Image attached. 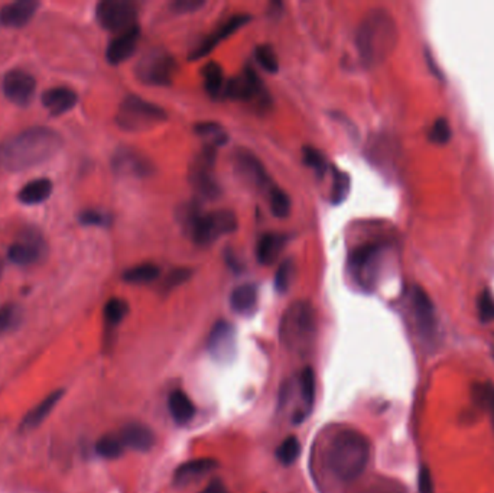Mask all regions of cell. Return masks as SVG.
Masks as SVG:
<instances>
[{
  "label": "cell",
  "mask_w": 494,
  "mask_h": 493,
  "mask_svg": "<svg viewBox=\"0 0 494 493\" xmlns=\"http://www.w3.org/2000/svg\"><path fill=\"white\" fill-rule=\"evenodd\" d=\"M474 399L478 402L483 408L485 406L490 416L491 427L494 431V384L487 382L481 385L474 386Z\"/></svg>",
  "instance_id": "f35d334b"
},
{
  "label": "cell",
  "mask_w": 494,
  "mask_h": 493,
  "mask_svg": "<svg viewBox=\"0 0 494 493\" xmlns=\"http://www.w3.org/2000/svg\"><path fill=\"white\" fill-rule=\"evenodd\" d=\"M36 90L35 78L23 70H12L4 78L5 96L18 106H28Z\"/></svg>",
  "instance_id": "9a60e30c"
},
{
  "label": "cell",
  "mask_w": 494,
  "mask_h": 493,
  "mask_svg": "<svg viewBox=\"0 0 494 493\" xmlns=\"http://www.w3.org/2000/svg\"><path fill=\"white\" fill-rule=\"evenodd\" d=\"M279 336L282 345L292 353L307 354L317 337V313L308 301H295L280 318Z\"/></svg>",
  "instance_id": "277c9868"
},
{
  "label": "cell",
  "mask_w": 494,
  "mask_h": 493,
  "mask_svg": "<svg viewBox=\"0 0 494 493\" xmlns=\"http://www.w3.org/2000/svg\"><path fill=\"white\" fill-rule=\"evenodd\" d=\"M382 493H397V492H393V490H392V492H382Z\"/></svg>",
  "instance_id": "816d5d0a"
},
{
  "label": "cell",
  "mask_w": 494,
  "mask_h": 493,
  "mask_svg": "<svg viewBox=\"0 0 494 493\" xmlns=\"http://www.w3.org/2000/svg\"><path fill=\"white\" fill-rule=\"evenodd\" d=\"M217 462L214 459H195L191 462H187L177 467L174 475V482L180 486L188 484L195 482L197 479L205 476L207 473L213 472L217 467Z\"/></svg>",
  "instance_id": "d4e9b609"
},
{
  "label": "cell",
  "mask_w": 494,
  "mask_h": 493,
  "mask_svg": "<svg viewBox=\"0 0 494 493\" xmlns=\"http://www.w3.org/2000/svg\"><path fill=\"white\" fill-rule=\"evenodd\" d=\"M195 132L205 141V146H213L219 149L227 143V132L216 121H201L195 125Z\"/></svg>",
  "instance_id": "f546056e"
},
{
  "label": "cell",
  "mask_w": 494,
  "mask_h": 493,
  "mask_svg": "<svg viewBox=\"0 0 494 493\" xmlns=\"http://www.w3.org/2000/svg\"><path fill=\"white\" fill-rule=\"evenodd\" d=\"M491 353H493V357H494V340L491 342Z\"/></svg>",
  "instance_id": "f907efd6"
},
{
  "label": "cell",
  "mask_w": 494,
  "mask_h": 493,
  "mask_svg": "<svg viewBox=\"0 0 494 493\" xmlns=\"http://www.w3.org/2000/svg\"><path fill=\"white\" fill-rule=\"evenodd\" d=\"M477 311L481 323L494 321V298L488 291H483L477 300Z\"/></svg>",
  "instance_id": "ee69618b"
},
{
  "label": "cell",
  "mask_w": 494,
  "mask_h": 493,
  "mask_svg": "<svg viewBox=\"0 0 494 493\" xmlns=\"http://www.w3.org/2000/svg\"><path fill=\"white\" fill-rule=\"evenodd\" d=\"M230 305L237 314L247 315L253 313L258 305V286L255 283L238 285L230 296Z\"/></svg>",
  "instance_id": "484cf974"
},
{
  "label": "cell",
  "mask_w": 494,
  "mask_h": 493,
  "mask_svg": "<svg viewBox=\"0 0 494 493\" xmlns=\"http://www.w3.org/2000/svg\"><path fill=\"white\" fill-rule=\"evenodd\" d=\"M45 255V242L36 232H26L23 233L22 239L19 242H15L9 251L8 258L19 265V266H28L35 262H38L40 258Z\"/></svg>",
  "instance_id": "5bb4252c"
},
{
  "label": "cell",
  "mask_w": 494,
  "mask_h": 493,
  "mask_svg": "<svg viewBox=\"0 0 494 493\" xmlns=\"http://www.w3.org/2000/svg\"><path fill=\"white\" fill-rule=\"evenodd\" d=\"M428 138L431 142L437 143V145H444L446 142H449L451 139V128L449 123L446 119L439 117L434 121V125L428 134Z\"/></svg>",
  "instance_id": "7bdbcfd3"
},
{
  "label": "cell",
  "mask_w": 494,
  "mask_h": 493,
  "mask_svg": "<svg viewBox=\"0 0 494 493\" xmlns=\"http://www.w3.org/2000/svg\"><path fill=\"white\" fill-rule=\"evenodd\" d=\"M77 93L68 87H54L43 94V104L53 116L67 113L77 104Z\"/></svg>",
  "instance_id": "603a6c76"
},
{
  "label": "cell",
  "mask_w": 494,
  "mask_h": 493,
  "mask_svg": "<svg viewBox=\"0 0 494 493\" xmlns=\"http://www.w3.org/2000/svg\"><path fill=\"white\" fill-rule=\"evenodd\" d=\"M234 167L237 174L249 185L262 191H269L273 185L263 163L249 151H238L234 158Z\"/></svg>",
  "instance_id": "4fadbf2b"
},
{
  "label": "cell",
  "mask_w": 494,
  "mask_h": 493,
  "mask_svg": "<svg viewBox=\"0 0 494 493\" xmlns=\"http://www.w3.org/2000/svg\"><path fill=\"white\" fill-rule=\"evenodd\" d=\"M177 72V61L163 48H152L138 61L135 75L141 83L155 87H167Z\"/></svg>",
  "instance_id": "52a82bcc"
},
{
  "label": "cell",
  "mask_w": 494,
  "mask_h": 493,
  "mask_svg": "<svg viewBox=\"0 0 494 493\" xmlns=\"http://www.w3.org/2000/svg\"><path fill=\"white\" fill-rule=\"evenodd\" d=\"M120 440L132 450L149 451L155 445V433L145 424L131 423L121 428Z\"/></svg>",
  "instance_id": "44dd1931"
},
{
  "label": "cell",
  "mask_w": 494,
  "mask_h": 493,
  "mask_svg": "<svg viewBox=\"0 0 494 493\" xmlns=\"http://www.w3.org/2000/svg\"><path fill=\"white\" fill-rule=\"evenodd\" d=\"M224 96L236 102H256L258 106H268L270 102L262 80L251 67L229 81Z\"/></svg>",
  "instance_id": "8fae6325"
},
{
  "label": "cell",
  "mask_w": 494,
  "mask_h": 493,
  "mask_svg": "<svg viewBox=\"0 0 494 493\" xmlns=\"http://www.w3.org/2000/svg\"><path fill=\"white\" fill-rule=\"evenodd\" d=\"M209 350L219 362H230L236 353V330L231 323L220 320L212 328Z\"/></svg>",
  "instance_id": "e0dca14e"
},
{
  "label": "cell",
  "mask_w": 494,
  "mask_h": 493,
  "mask_svg": "<svg viewBox=\"0 0 494 493\" xmlns=\"http://www.w3.org/2000/svg\"><path fill=\"white\" fill-rule=\"evenodd\" d=\"M170 413L177 424H187L195 416V406L191 398L184 391H174L168 399Z\"/></svg>",
  "instance_id": "4316f807"
},
{
  "label": "cell",
  "mask_w": 494,
  "mask_h": 493,
  "mask_svg": "<svg viewBox=\"0 0 494 493\" xmlns=\"http://www.w3.org/2000/svg\"><path fill=\"white\" fill-rule=\"evenodd\" d=\"M39 4L35 0H18L0 9V23L6 28H22L36 13Z\"/></svg>",
  "instance_id": "ffe728a7"
},
{
  "label": "cell",
  "mask_w": 494,
  "mask_h": 493,
  "mask_svg": "<svg viewBox=\"0 0 494 493\" xmlns=\"http://www.w3.org/2000/svg\"><path fill=\"white\" fill-rule=\"evenodd\" d=\"M268 198H269L270 212L275 217L285 219L291 215V207H292L291 198L276 184H273L270 190L268 191Z\"/></svg>",
  "instance_id": "1f68e13d"
},
{
  "label": "cell",
  "mask_w": 494,
  "mask_h": 493,
  "mask_svg": "<svg viewBox=\"0 0 494 493\" xmlns=\"http://www.w3.org/2000/svg\"><path fill=\"white\" fill-rule=\"evenodd\" d=\"M397 25L385 9L370 11L356 32V47L366 67L385 63L397 44Z\"/></svg>",
  "instance_id": "7a4b0ae2"
},
{
  "label": "cell",
  "mask_w": 494,
  "mask_h": 493,
  "mask_svg": "<svg viewBox=\"0 0 494 493\" xmlns=\"http://www.w3.org/2000/svg\"><path fill=\"white\" fill-rule=\"evenodd\" d=\"M99 23L113 32H125L136 25L138 8L128 0H103L96 8Z\"/></svg>",
  "instance_id": "9c48e42d"
},
{
  "label": "cell",
  "mask_w": 494,
  "mask_h": 493,
  "mask_svg": "<svg viewBox=\"0 0 494 493\" xmlns=\"http://www.w3.org/2000/svg\"><path fill=\"white\" fill-rule=\"evenodd\" d=\"M141 38V28L135 25L133 28L120 32L114 39L110 40V44L106 51V58L111 65H119L128 61L136 51L138 43Z\"/></svg>",
  "instance_id": "d6986e66"
},
{
  "label": "cell",
  "mask_w": 494,
  "mask_h": 493,
  "mask_svg": "<svg viewBox=\"0 0 494 493\" xmlns=\"http://www.w3.org/2000/svg\"><path fill=\"white\" fill-rule=\"evenodd\" d=\"M21 308L16 304H8L0 308V335H4L19 323Z\"/></svg>",
  "instance_id": "b9f144b4"
},
{
  "label": "cell",
  "mask_w": 494,
  "mask_h": 493,
  "mask_svg": "<svg viewBox=\"0 0 494 493\" xmlns=\"http://www.w3.org/2000/svg\"><path fill=\"white\" fill-rule=\"evenodd\" d=\"M123 450H125V444L121 443L120 437L114 435H103L96 443V451L97 455L103 459H117L121 456Z\"/></svg>",
  "instance_id": "8d00e7d4"
},
{
  "label": "cell",
  "mask_w": 494,
  "mask_h": 493,
  "mask_svg": "<svg viewBox=\"0 0 494 493\" xmlns=\"http://www.w3.org/2000/svg\"><path fill=\"white\" fill-rule=\"evenodd\" d=\"M302 159H304L305 166L312 168L319 178H322L326 174L328 168H331V166H329V163H328V161L324 156V153L319 152L317 148H312V146H304L302 148Z\"/></svg>",
  "instance_id": "d590c367"
},
{
  "label": "cell",
  "mask_w": 494,
  "mask_h": 493,
  "mask_svg": "<svg viewBox=\"0 0 494 493\" xmlns=\"http://www.w3.org/2000/svg\"><path fill=\"white\" fill-rule=\"evenodd\" d=\"M255 54H256V60H258L259 65L265 71H268L270 74L278 72V70H279L278 55L270 45H258Z\"/></svg>",
  "instance_id": "60d3db41"
},
{
  "label": "cell",
  "mask_w": 494,
  "mask_h": 493,
  "mask_svg": "<svg viewBox=\"0 0 494 493\" xmlns=\"http://www.w3.org/2000/svg\"><path fill=\"white\" fill-rule=\"evenodd\" d=\"M201 493H230V492L220 479H216L205 486Z\"/></svg>",
  "instance_id": "681fc988"
},
{
  "label": "cell",
  "mask_w": 494,
  "mask_h": 493,
  "mask_svg": "<svg viewBox=\"0 0 494 493\" xmlns=\"http://www.w3.org/2000/svg\"><path fill=\"white\" fill-rule=\"evenodd\" d=\"M113 170L120 175H132V177H148L155 171L152 162L142 153L131 148L119 149L111 161Z\"/></svg>",
  "instance_id": "2e32d148"
},
{
  "label": "cell",
  "mask_w": 494,
  "mask_h": 493,
  "mask_svg": "<svg viewBox=\"0 0 494 493\" xmlns=\"http://www.w3.org/2000/svg\"><path fill=\"white\" fill-rule=\"evenodd\" d=\"M383 248L378 243H366L354 248L348 256V269L354 282L364 291L376 285Z\"/></svg>",
  "instance_id": "ba28073f"
},
{
  "label": "cell",
  "mask_w": 494,
  "mask_h": 493,
  "mask_svg": "<svg viewBox=\"0 0 494 493\" xmlns=\"http://www.w3.org/2000/svg\"><path fill=\"white\" fill-rule=\"evenodd\" d=\"M53 181L48 178H38L31 183H28L21 191H19V201L28 205L44 202L50 198L53 194Z\"/></svg>",
  "instance_id": "83f0119b"
},
{
  "label": "cell",
  "mask_w": 494,
  "mask_h": 493,
  "mask_svg": "<svg viewBox=\"0 0 494 493\" xmlns=\"http://www.w3.org/2000/svg\"><path fill=\"white\" fill-rule=\"evenodd\" d=\"M331 171H333V187H331V191H329V201H331V204L334 205H340L347 200L350 194L351 180L347 173L340 171L337 167L331 166Z\"/></svg>",
  "instance_id": "d6a6232c"
},
{
  "label": "cell",
  "mask_w": 494,
  "mask_h": 493,
  "mask_svg": "<svg viewBox=\"0 0 494 493\" xmlns=\"http://www.w3.org/2000/svg\"><path fill=\"white\" fill-rule=\"evenodd\" d=\"M301 399L304 402V409L300 413V416L295 418V421H302L309 411L314 406L315 401V374L311 367H305L301 374Z\"/></svg>",
  "instance_id": "4dcf8cb0"
},
{
  "label": "cell",
  "mask_w": 494,
  "mask_h": 493,
  "mask_svg": "<svg viewBox=\"0 0 494 493\" xmlns=\"http://www.w3.org/2000/svg\"><path fill=\"white\" fill-rule=\"evenodd\" d=\"M294 272H295V265L292 259H285L279 265L275 273V290L279 294H285L287 290H290Z\"/></svg>",
  "instance_id": "ab89813d"
},
{
  "label": "cell",
  "mask_w": 494,
  "mask_h": 493,
  "mask_svg": "<svg viewBox=\"0 0 494 493\" xmlns=\"http://www.w3.org/2000/svg\"><path fill=\"white\" fill-rule=\"evenodd\" d=\"M301 455V443L295 435L286 437L276 450V459L279 463L290 466L298 460Z\"/></svg>",
  "instance_id": "e575fe53"
},
{
  "label": "cell",
  "mask_w": 494,
  "mask_h": 493,
  "mask_svg": "<svg viewBox=\"0 0 494 493\" xmlns=\"http://www.w3.org/2000/svg\"><path fill=\"white\" fill-rule=\"evenodd\" d=\"M181 222L198 246H209L221 236L234 233L238 226L237 217L231 210L202 213L194 202L185 207Z\"/></svg>",
  "instance_id": "5b68a950"
},
{
  "label": "cell",
  "mask_w": 494,
  "mask_h": 493,
  "mask_svg": "<svg viewBox=\"0 0 494 493\" xmlns=\"http://www.w3.org/2000/svg\"><path fill=\"white\" fill-rule=\"evenodd\" d=\"M129 314V304L121 298H111L104 305V320L109 325H117Z\"/></svg>",
  "instance_id": "74e56055"
},
{
  "label": "cell",
  "mask_w": 494,
  "mask_h": 493,
  "mask_svg": "<svg viewBox=\"0 0 494 493\" xmlns=\"http://www.w3.org/2000/svg\"><path fill=\"white\" fill-rule=\"evenodd\" d=\"M159 268L155 264H141L123 273V281L129 283H149L159 278Z\"/></svg>",
  "instance_id": "836d02e7"
},
{
  "label": "cell",
  "mask_w": 494,
  "mask_h": 493,
  "mask_svg": "<svg viewBox=\"0 0 494 493\" xmlns=\"http://www.w3.org/2000/svg\"><path fill=\"white\" fill-rule=\"evenodd\" d=\"M410 301H412V308H414V315H415V323L419 336L431 342L435 335H437V314H435V307L429 298V296L425 293L422 286H414L410 294Z\"/></svg>",
  "instance_id": "7c38bea8"
},
{
  "label": "cell",
  "mask_w": 494,
  "mask_h": 493,
  "mask_svg": "<svg viewBox=\"0 0 494 493\" xmlns=\"http://www.w3.org/2000/svg\"><path fill=\"white\" fill-rule=\"evenodd\" d=\"M191 275H192V271L190 268H177V269L171 271L167 275V278H165L162 288L165 291L174 290V288H177V286L182 285L184 282H187L191 278Z\"/></svg>",
  "instance_id": "bcb514c9"
},
{
  "label": "cell",
  "mask_w": 494,
  "mask_h": 493,
  "mask_svg": "<svg viewBox=\"0 0 494 493\" xmlns=\"http://www.w3.org/2000/svg\"><path fill=\"white\" fill-rule=\"evenodd\" d=\"M62 146L58 132L29 128L0 145V162L9 171H22L53 158Z\"/></svg>",
  "instance_id": "6da1fadb"
},
{
  "label": "cell",
  "mask_w": 494,
  "mask_h": 493,
  "mask_svg": "<svg viewBox=\"0 0 494 493\" xmlns=\"http://www.w3.org/2000/svg\"><path fill=\"white\" fill-rule=\"evenodd\" d=\"M78 222L84 226H99L106 227L111 223V217L103 212L97 210H84L78 216Z\"/></svg>",
  "instance_id": "f6af8a7d"
},
{
  "label": "cell",
  "mask_w": 494,
  "mask_h": 493,
  "mask_svg": "<svg viewBox=\"0 0 494 493\" xmlns=\"http://www.w3.org/2000/svg\"><path fill=\"white\" fill-rule=\"evenodd\" d=\"M370 460V443L356 430H343L329 443L326 463L331 473L344 482L363 475Z\"/></svg>",
  "instance_id": "3957f363"
},
{
  "label": "cell",
  "mask_w": 494,
  "mask_h": 493,
  "mask_svg": "<svg viewBox=\"0 0 494 493\" xmlns=\"http://www.w3.org/2000/svg\"><path fill=\"white\" fill-rule=\"evenodd\" d=\"M202 6H204L202 0H175V2L171 5L174 12L177 13H191L198 11Z\"/></svg>",
  "instance_id": "c3c4849f"
},
{
  "label": "cell",
  "mask_w": 494,
  "mask_h": 493,
  "mask_svg": "<svg viewBox=\"0 0 494 493\" xmlns=\"http://www.w3.org/2000/svg\"><path fill=\"white\" fill-rule=\"evenodd\" d=\"M287 242V236L282 233H265L256 244V258L260 265L270 266L279 258Z\"/></svg>",
  "instance_id": "7402d4cb"
},
{
  "label": "cell",
  "mask_w": 494,
  "mask_h": 493,
  "mask_svg": "<svg viewBox=\"0 0 494 493\" xmlns=\"http://www.w3.org/2000/svg\"><path fill=\"white\" fill-rule=\"evenodd\" d=\"M167 120V112L162 107L143 100L139 96H128L119 106L116 123L126 132H143L153 129Z\"/></svg>",
  "instance_id": "8992f818"
},
{
  "label": "cell",
  "mask_w": 494,
  "mask_h": 493,
  "mask_svg": "<svg viewBox=\"0 0 494 493\" xmlns=\"http://www.w3.org/2000/svg\"><path fill=\"white\" fill-rule=\"evenodd\" d=\"M217 149L213 146L202 148V152L192 162L190 170V181L195 191L205 198H217L220 195V187L214 177Z\"/></svg>",
  "instance_id": "30bf717a"
},
{
  "label": "cell",
  "mask_w": 494,
  "mask_h": 493,
  "mask_svg": "<svg viewBox=\"0 0 494 493\" xmlns=\"http://www.w3.org/2000/svg\"><path fill=\"white\" fill-rule=\"evenodd\" d=\"M249 15H236L227 19L223 25H220L214 32H212L207 38L195 47V50L190 54L191 60H199L205 55H209L220 43H223L224 39H227L230 35L237 32L240 28H243L246 23L251 22Z\"/></svg>",
  "instance_id": "ac0fdd59"
},
{
  "label": "cell",
  "mask_w": 494,
  "mask_h": 493,
  "mask_svg": "<svg viewBox=\"0 0 494 493\" xmlns=\"http://www.w3.org/2000/svg\"><path fill=\"white\" fill-rule=\"evenodd\" d=\"M418 490L419 493H435L432 475L428 466H422L418 475Z\"/></svg>",
  "instance_id": "7dc6e473"
},
{
  "label": "cell",
  "mask_w": 494,
  "mask_h": 493,
  "mask_svg": "<svg viewBox=\"0 0 494 493\" xmlns=\"http://www.w3.org/2000/svg\"><path fill=\"white\" fill-rule=\"evenodd\" d=\"M202 80L205 90L213 99H219L220 94H224V74L219 63L210 61L202 67Z\"/></svg>",
  "instance_id": "f1b7e54d"
},
{
  "label": "cell",
  "mask_w": 494,
  "mask_h": 493,
  "mask_svg": "<svg viewBox=\"0 0 494 493\" xmlns=\"http://www.w3.org/2000/svg\"><path fill=\"white\" fill-rule=\"evenodd\" d=\"M64 394H65L64 389H57V391L51 392L48 396H45L25 416V418L22 420V424H21V428L22 430H32V428H36L38 426L43 424V421L51 414V411L54 409V406L61 401Z\"/></svg>",
  "instance_id": "cb8c5ba5"
}]
</instances>
